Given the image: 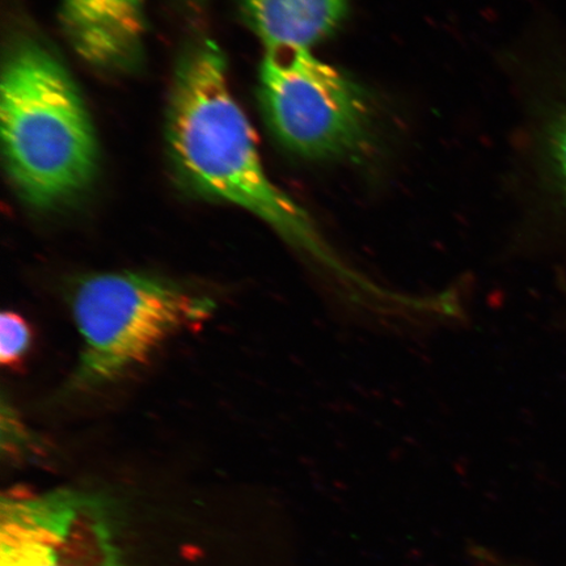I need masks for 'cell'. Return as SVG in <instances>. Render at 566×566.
<instances>
[{
  "label": "cell",
  "instance_id": "cell-7",
  "mask_svg": "<svg viewBox=\"0 0 566 566\" xmlns=\"http://www.w3.org/2000/svg\"><path fill=\"white\" fill-rule=\"evenodd\" d=\"M350 0H242L248 25L266 53L310 51L337 30Z\"/></svg>",
  "mask_w": 566,
  "mask_h": 566
},
{
  "label": "cell",
  "instance_id": "cell-9",
  "mask_svg": "<svg viewBox=\"0 0 566 566\" xmlns=\"http://www.w3.org/2000/svg\"><path fill=\"white\" fill-rule=\"evenodd\" d=\"M547 154L552 176L566 205V106L548 127Z\"/></svg>",
  "mask_w": 566,
  "mask_h": 566
},
{
  "label": "cell",
  "instance_id": "cell-5",
  "mask_svg": "<svg viewBox=\"0 0 566 566\" xmlns=\"http://www.w3.org/2000/svg\"><path fill=\"white\" fill-rule=\"evenodd\" d=\"M0 566H126L112 504L71 488L4 495Z\"/></svg>",
  "mask_w": 566,
  "mask_h": 566
},
{
  "label": "cell",
  "instance_id": "cell-10",
  "mask_svg": "<svg viewBox=\"0 0 566 566\" xmlns=\"http://www.w3.org/2000/svg\"><path fill=\"white\" fill-rule=\"evenodd\" d=\"M2 441L3 449L10 451L12 455L32 452L35 449V438L21 421L15 408L7 405L6 399L2 405Z\"/></svg>",
  "mask_w": 566,
  "mask_h": 566
},
{
  "label": "cell",
  "instance_id": "cell-3",
  "mask_svg": "<svg viewBox=\"0 0 566 566\" xmlns=\"http://www.w3.org/2000/svg\"><path fill=\"white\" fill-rule=\"evenodd\" d=\"M82 339L75 389L109 384L151 356L168 337L208 318L214 303L155 275H84L70 290Z\"/></svg>",
  "mask_w": 566,
  "mask_h": 566
},
{
  "label": "cell",
  "instance_id": "cell-6",
  "mask_svg": "<svg viewBox=\"0 0 566 566\" xmlns=\"http://www.w3.org/2000/svg\"><path fill=\"white\" fill-rule=\"evenodd\" d=\"M146 0H62L61 23L70 45L98 70L136 63L146 33Z\"/></svg>",
  "mask_w": 566,
  "mask_h": 566
},
{
  "label": "cell",
  "instance_id": "cell-8",
  "mask_svg": "<svg viewBox=\"0 0 566 566\" xmlns=\"http://www.w3.org/2000/svg\"><path fill=\"white\" fill-rule=\"evenodd\" d=\"M32 342L30 323L13 311H4L0 316V363L10 369L20 366L30 354Z\"/></svg>",
  "mask_w": 566,
  "mask_h": 566
},
{
  "label": "cell",
  "instance_id": "cell-4",
  "mask_svg": "<svg viewBox=\"0 0 566 566\" xmlns=\"http://www.w3.org/2000/svg\"><path fill=\"white\" fill-rule=\"evenodd\" d=\"M260 101L275 138L308 159H336L363 150L371 113L363 88L310 51L266 53Z\"/></svg>",
  "mask_w": 566,
  "mask_h": 566
},
{
  "label": "cell",
  "instance_id": "cell-1",
  "mask_svg": "<svg viewBox=\"0 0 566 566\" xmlns=\"http://www.w3.org/2000/svg\"><path fill=\"white\" fill-rule=\"evenodd\" d=\"M167 140L176 172L192 192L252 212L337 280L363 285L307 212L268 176L252 127L230 90L224 55L211 40L197 42L179 63Z\"/></svg>",
  "mask_w": 566,
  "mask_h": 566
},
{
  "label": "cell",
  "instance_id": "cell-2",
  "mask_svg": "<svg viewBox=\"0 0 566 566\" xmlns=\"http://www.w3.org/2000/svg\"><path fill=\"white\" fill-rule=\"evenodd\" d=\"M0 122L7 171L32 208H59L94 181L98 147L87 106L39 42L21 41L7 54Z\"/></svg>",
  "mask_w": 566,
  "mask_h": 566
}]
</instances>
